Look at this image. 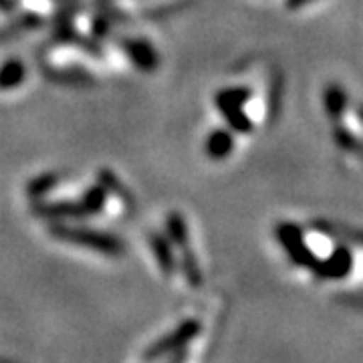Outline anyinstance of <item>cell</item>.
<instances>
[{
  "label": "cell",
  "mask_w": 363,
  "mask_h": 363,
  "mask_svg": "<svg viewBox=\"0 0 363 363\" xmlns=\"http://www.w3.org/2000/svg\"><path fill=\"white\" fill-rule=\"evenodd\" d=\"M21 77H23L21 67L16 65V63H11V65H6L2 71H0V85H2V83L13 85V83H16Z\"/></svg>",
  "instance_id": "6da1fadb"
}]
</instances>
